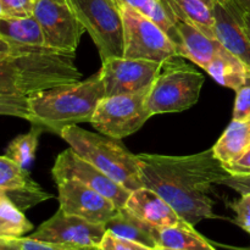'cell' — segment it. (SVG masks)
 I'll return each instance as SVG.
<instances>
[{"instance_id": "obj_1", "label": "cell", "mask_w": 250, "mask_h": 250, "mask_svg": "<svg viewBox=\"0 0 250 250\" xmlns=\"http://www.w3.org/2000/svg\"><path fill=\"white\" fill-rule=\"evenodd\" d=\"M143 187L158 193L186 222L219 219L210 198L212 187L229 175L212 149L192 155H137Z\"/></svg>"}, {"instance_id": "obj_15", "label": "cell", "mask_w": 250, "mask_h": 250, "mask_svg": "<svg viewBox=\"0 0 250 250\" xmlns=\"http://www.w3.org/2000/svg\"><path fill=\"white\" fill-rule=\"evenodd\" d=\"M125 208L142 221L146 222L155 229L193 227L186 222L158 193L146 187H142L131 192Z\"/></svg>"}, {"instance_id": "obj_21", "label": "cell", "mask_w": 250, "mask_h": 250, "mask_svg": "<svg viewBox=\"0 0 250 250\" xmlns=\"http://www.w3.org/2000/svg\"><path fill=\"white\" fill-rule=\"evenodd\" d=\"M0 37L20 45L45 46L44 34L34 16L23 19H0Z\"/></svg>"}, {"instance_id": "obj_26", "label": "cell", "mask_w": 250, "mask_h": 250, "mask_svg": "<svg viewBox=\"0 0 250 250\" xmlns=\"http://www.w3.org/2000/svg\"><path fill=\"white\" fill-rule=\"evenodd\" d=\"M36 186L38 183L32 180L28 170L22 168L6 155L0 156V190L5 193Z\"/></svg>"}, {"instance_id": "obj_4", "label": "cell", "mask_w": 250, "mask_h": 250, "mask_svg": "<svg viewBox=\"0 0 250 250\" xmlns=\"http://www.w3.org/2000/svg\"><path fill=\"white\" fill-rule=\"evenodd\" d=\"M59 136L81 158L128 190L133 192L143 187L137 155L127 150L120 139L92 133L77 125L62 128Z\"/></svg>"}, {"instance_id": "obj_13", "label": "cell", "mask_w": 250, "mask_h": 250, "mask_svg": "<svg viewBox=\"0 0 250 250\" xmlns=\"http://www.w3.org/2000/svg\"><path fill=\"white\" fill-rule=\"evenodd\" d=\"M56 186L60 209L66 214L105 225L119 211L111 200L77 181H66Z\"/></svg>"}, {"instance_id": "obj_30", "label": "cell", "mask_w": 250, "mask_h": 250, "mask_svg": "<svg viewBox=\"0 0 250 250\" xmlns=\"http://www.w3.org/2000/svg\"><path fill=\"white\" fill-rule=\"evenodd\" d=\"M229 207L236 212V217L232 220V222L250 233V193L241 194V198L234 200Z\"/></svg>"}, {"instance_id": "obj_17", "label": "cell", "mask_w": 250, "mask_h": 250, "mask_svg": "<svg viewBox=\"0 0 250 250\" xmlns=\"http://www.w3.org/2000/svg\"><path fill=\"white\" fill-rule=\"evenodd\" d=\"M204 70L219 84L233 90L239 89L250 80V68L224 46Z\"/></svg>"}, {"instance_id": "obj_28", "label": "cell", "mask_w": 250, "mask_h": 250, "mask_svg": "<svg viewBox=\"0 0 250 250\" xmlns=\"http://www.w3.org/2000/svg\"><path fill=\"white\" fill-rule=\"evenodd\" d=\"M37 0H1L2 17L23 19L33 16Z\"/></svg>"}, {"instance_id": "obj_9", "label": "cell", "mask_w": 250, "mask_h": 250, "mask_svg": "<svg viewBox=\"0 0 250 250\" xmlns=\"http://www.w3.org/2000/svg\"><path fill=\"white\" fill-rule=\"evenodd\" d=\"M56 185L66 181H77L111 200L119 209L126 207L131 190L110 178L94 165L81 158L72 148L59 154L51 170Z\"/></svg>"}, {"instance_id": "obj_44", "label": "cell", "mask_w": 250, "mask_h": 250, "mask_svg": "<svg viewBox=\"0 0 250 250\" xmlns=\"http://www.w3.org/2000/svg\"><path fill=\"white\" fill-rule=\"evenodd\" d=\"M115 1H116V2H117V4H119V5H120V6H121V0H115Z\"/></svg>"}, {"instance_id": "obj_36", "label": "cell", "mask_w": 250, "mask_h": 250, "mask_svg": "<svg viewBox=\"0 0 250 250\" xmlns=\"http://www.w3.org/2000/svg\"><path fill=\"white\" fill-rule=\"evenodd\" d=\"M0 250H21L20 238H2V237H0Z\"/></svg>"}, {"instance_id": "obj_43", "label": "cell", "mask_w": 250, "mask_h": 250, "mask_svg": "<svg viewBox=\"0 0 250 250\" xmlns=\"http://www.w3.org/2000/svg\"><path fill=\"white\" fill-rule=\"evenodd\" d=\"M229 0H214V2H227Z\"/></svg>"}, {"instance_id": "obj_11", "label": "cell", "mask_w": 250, "mask_h": 250, "mask_svg": "<svg viewBox=\"0 0 250 250\" xmlns=\"http://www.w3.org/2000/svg\"><path fill=\"white\" fill-rule=\"evenodd\" d=\"M106 234L104 224H94L59 209L28 236L44 243L73 247H100Z\"/></svg>"}, {"instance_id": "obj_32", "label": "cell", "mask_w": 250, "mask_h": 250, "mask_svg": "<svg viewBox=\"0 0 250 250\" xmlns=\"http://www.w3.org/2000/svg\"><path fill=\"white\" fill-rule=\"evenodd\" d=\"M20 243H21V250H100L99 247H73L44 243V242L31 239L29 237L20 238Z\"/></svg>"}, {"instance_id": "obj_33", "label": "cell", "mask_w": 250, "mask_h": 250, "mask_svg": "<svg viewBox=\"0 0 250 250\" xmlns=\"http://www.w3.org/2000/svg\"><path fill=\"white\" fill-rule=\"evenodd\" d=\"M219 185L226 186L241 194H248L250 193V176L229 175L224 180L220 181Z\"/></svg>"}, {"instance_id": "obj_3", "label": "cell", "mask_w": 250, "mask_h": 250, "mask_svg": "<svg viewBox=\"0 0 250 250\" xmlns=\"http://www.w3.org/2000/svg\"><path fill=\"white\" fill-rule=\"evenodd\" d=\"M105 94L102 73L84 81L59 85L28 97L31 124L44 131L60 134L61 129L81 122H90Z\"/></svg>"}, {"instance_id": "obj_12", "label": "cell", "mask_w": 250, "mask_h": 250, "mask_svg": "<svg viewBox=\"0 0 250 250\" xmlns=\"http://www.w3.org/2000/svg\"><path fill=\"white\" fill-rule=\"evenodd\" d=\"M156 61L138 59L111 58L103 61L100 67L106 97L132 94L150 87L161 68Z\"/></svg>"}, {"instance_id": "obj_41", "label": "cell", "mask_w": 250, "mask_h": 250, "mask_svg": "<svg viewBox=\"0 0 250 250\" xmlns=\"http://www.w3.org/2000/svg\"><path fill=\"white\" fill-rule=\"evenodd\" d=\"M4 197H5V193L2 192V190H0V200H1Z\"/></svg>"}, {"instance_id": "obj_29", "label": "cell", "mask_w": 250, "mask_h": 250, "mask_svg": "<svg viewBox=\"0 0 250 250\" xmlns=\"http://www.w3.org/2000/svg\"><path fill=\"white\" fill-rule=\"evenodd\" d=\"M233 117L234 121H250V80L236 90Z\"/></svg>"}, {"instance_id": "obj_37", "label": "cell", "mask_w": 250, "mask_h": 250, "mask_svg": "<svg viewBox=\"0 0 250 250\" xmlns=\"http://www.w3.org/2000/svg\"><path fill=\"white\" fill-rule=\"evenodd\" d=\"M243 11L250 12V0H234Z\"/></svg>"}, {"instance_id": "obj_24", "label": "cell", "mask_w": 250, "mask_h": 250, "mask_svg": "<svg viewBox=\"0 0 250 250\" xmlns=\"http://www.w3.org/2000/svg\"><path fill=\"white\" fill-rule=\"evenodd\" d=\"M33 229V225L5 195L0 200V237L2 238H22Z\"/></svg>"}, {"instance_id": "obj_39", "label": "cell", "mask_w": 250, "mask_h": 250, "mask_svg": "<svg viewBox=\"0 0 250 250\" xmlns=\"http://www.w3.org/2000/svg\"><path fill=\"white\" fill-rule=\"evenodd\" d=\"M225 248H227V249H231V250H250V247H229V246H226L225 247Z\"/></svg>"}, {"instance_id": "obj_31", "label": "cell", "mask_w": 250, "mask_h": 250, "mask_svg": "<svg viewBox=\"0 0 250 250\" xmlns=\"http://www.w3.org/2000/svg\"><path fill=\"white\" fill-rule=\"evenodd\" d=\"M99 248L100 250H155L141 243H137V242L120 238L107 231Z\"/></svg>"}, {"instance_id": "obj_2", "label": "cell", "mask_w": 250, "mask_h": 250, "mask_svg": "<svg viewBox=\"0 0 250 250\" xmlns=\"http://www.w3.org/2000/svg\"><path fill=\"white\" fill-rule=\"evenodd\" d=\"M76 51L49 46L16 44L15 51L0 61V93L29 95L81 81Z\"/></svg>"}, {"instance_id": "obj_19", "label": "cell", "mask_w": 250, "mask_h": 250, "mask_svg": "<svg viewBox=\"0 0 250 250\" xmlns=\"http://www.w3.org/2000/svg\"><path fill=\"white\" fill-rule=\"evenodd\" d=\"M215 158L222 164H232L250 149V121H234L212 146Z\"/></svg>"}, {"instance_id": "obj_35", "label": "cell", "mask_w": 250, "mask_h": 250, "mask_svg": "<svg viewBox=\"0 0 250 250\" xmlns=\"http://www.w3.org/2000/svg\"><path fill=\"white\" fill-rule=\"evenodd\" d=\"M15 48H16V44L10 43L9 41L0 37V61L9 58L15 51Z\"/></svg>"}, {"instance_id": "obj_7", "label": "cell", "mask_w": 250, "mask_h": 250, "mask_svg": "<svg viewBox=\"0 0 250 250\" xmlns=\"http://www.w3.org/2000/svg\"><path fill=\"white\" fill-rule=\"evenodd\" d=\"M150 87L132 94L104 97L98 104L90 124L99 133L115 139L136 133L151 117L146 107Z\"/></svg>"}, {"instance_id": "obj_5", "label": "cell", "mask_w": 250, "mask_h": 250, "mask_svg": "<svg viewBox=\"0 0 250 250\" xmlns=\"http://www.w3.org/2000/svg\"><path fill=\"white\" fill-rule=\"evenodd\" d=\"M204 81V76L187 65L182 56L164 61L146 98L150 115L180 112L192 107L199 99Z\"/></svg>"}, {"instance_id": "obj_25", "label": "cell", "mask_w": 250, "mask_h": 250, "mask_svg": "<svg viewBox=\"0 0 250 250\" xmlns=\"http://www.w3.org/2000/svg\"><path fill=\"white\" fill-rule=\"evenodd\" d=\"M43 131L44 129L42 127L33 125L28 133L16 137L9 144L5 155L14 160L16 164H19L22 168L28 170L34 160L39 136Z\"/></svg>"}, {"instance_id": "obj_38", "label": "cell", "mask_w": 250, "mask_h": 250, "mask_svg": "<svg viewBox=\"0 0 250 250\" xmlns=\"http://www.w3.org/2000/svg\"><path fill=\"white\" fill-rule=\"evenodd\" d=\"M243 19H244V24H246L247 32H248V34H249V37H250V12L244 11Z\"/></svg>"}, {"instance_id": "obj_34", "label": "cell", "mask_w": 250, "mask_h": 250, "mask_svg": "<svg viewBox=\"0 0 250 250\" xmlns=\"http://www.w3.org/2000/svg\"><path fill=\"white\" fill-rule=\"evenodd\" d=\"M225 170L233 176H250V149L232 164H222Z\"/></svg>"}, {"instance_id": "obj_45", "label": "cell", "mask_w": 250, "mask_h": 250, "mask_svg": "<svg viewBox=\"0 0 250 250\" xmlns=\"http://www.w3.org/2000/svg\"><path fill=\"white\" fill-rule=\"evenodd\" d=\"M155 250H170V249H163V248H156Z\"/></svg>"}, {"instance_id": "obj_14", "label": "cell", "mask_w": 250, "mask_h": 250, "mask_svg": "<svg viewBox=\"0 0 250 250\" xmlns=\"http://www.w3.org/2000/svg\"><path fill=\"white\" fill-rule=\"evenodd\" d=\"M215 39L250 68V37L244 24V11L234 0L214 2Z\"/></svg>"}, {"instance_id": "obj_22", "label": "cell", "mask_w": 250, "mask_h": 250, "mask_svg": "<svg viewBox=\"0 0 250 250\" xmlns=\"http://www.w3.org/2000/svg\"><path fill=\"white\" fill-rule=\"evenodd\" d=\"M173 16L188 22L192 26L215 39L212 7L203 0H165Z\"/></svg>"}, {"instance_id": "obj_8", "label": "cell", "mask_w": 250, "mask_h": 250, "mask_svg": "<svg viewBox=\"0 0 250 250\" xmlns=\"http://www.w3.org/2000/svg\"><path fill=\"white\" fill-rule=\"evenodd\" d=\"M121 12L125 58L164 62L177 55L173 42L151 20L127 5H122Z\"/></svg>"}, {"instance_id": "obj_6", "label": "cell", "mask_w": 250, "mask_h": 250, "mask_svg": "<svg viewBox=\"0 0 250 250\" xmlns=\"http://www.w3.org/2000/svg\"><path fill=\"white\" fill-rule=\"evenodd\" d=\"M103 61L124 56V20L115 0H68Z\"/></svg>"}, {"instance_id": "obj_18", "label": "cell", "mask_w": 250, "mask_h": 250, "mask_svg": "<svg viewBox=\"0 0 250 250\" xmlns=\"http://www.w3.org/2000/svg\"><path fill=\"white\" fill-rule=\"evenodd\" d=\"M106 231L120 238L137 242L149 248H156L155 227L132 214L126 208H121L112 219L105 224Z\"/></svg>"}, {"instance_id": "obj_20", "label": "cell", "mask_w": 250, "mask_h": 250, "mask_svg": "<svg viewBox=\"0 0 250 250\" xmlns=\"http://www.w3.org/2000/svg\"><path fill=\"white\" fill-rule=\"evenodd\" d=\"M156 248L170 250H216L194 227L155 229ZM155 248V249H156Z\"/></svg>"}, {"instance_id": "obj_40", "label": "cell", "mask_w": 250, "mask_h": 250, "mask_svg": "<svg viewBox=\"0 0 250 250\" xmlns=\"http://www.w3.org/2000/svg\"><path fill=\"white\" fill-rule=\"evenodd\" d=\"M203 1H204L205 4L209 5V6H214V0H203Z\"/></svg>"}, {"instance_id": "obj_23", "label": "cell", "mask_w": 250, "mask_h": 250, "mask_svg": "<svg viewBox=\"0 0 250 250\" xmlns=\"http://www.w3.org/2000/svg\"><path fill=\"white\" fill-rule=\"evenodd\" d=\"M122 5H127L151 20L167 34L175 46L177 45L178 32L172 12L165 0H121V6Z\"/></svg>"}, {"instance_id": "obj_16", "label": "cell", "mask_w": 250, "mask_h": 250, "mask_svg": "<svg viewBox=\"0 0 250 250\" xmlns=\"http://www.w3.org/2000/svg\"><path fill=\"white\" fill-rule=\"evenodd\" d=\"M173 20L178 32V43L176 45L177 55L188 59L202 68L207 67L221 49V44L188 22L176 16H173Z\"/></svg>"}, {"instance_id": "obj_27", "label": "cell", "mask_w": 250, "mask_h": 250, "mask_svg": "<svg viewBox=\"0 0 250 250\" xmlns=\"http://www.w3.org/2000/svg\"><path fill=\"white\" fill-rule=\"evenodd\" d=\"M0 115L24 119L31 121L28 97L0 93Z\"/></svg>"}, {"instance_id": "obj_42", "label": "cell", "mask_w": 250, "mask_h": 250, "mask_svg": "<svg viewBox=\"0 0 250 250\" xmlns=\"http://www.w3.org/2000/svg\"><path fill=\"white\" fill-rule=\"evenodd\" d=\"M2 17V10H1V0H0V19Z\"/></svg>"}, {"instance_id": "obj_10", "label": "cell", "mask_w": 250, "mask_h": 250, "mask_svg": "<svg viewBox=\"0 0 250 250\" xmlns=\"http://www.w3.org/2000/svg\"><path fill=\"white\" fill-rule=\"evenodd\" d=\"M33 16L39 22L45 46L76 51L85 32L68 0H37Z\"/></svg>"}]
</instances>
